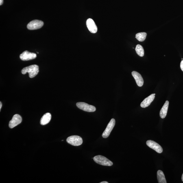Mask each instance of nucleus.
I'll list each match as a JSON object with an SVG mask.
<instances>
[{
  "instance_id": "obj_21",
  "label": "nucleus",
  "mask_w": 183,
  "mask_h": 183,
  "mask_svg": "<svg viewBox=\"0 0 183 183\" xmlns=\"http://www.w3.org/2000/svg\"><path fill=\"white\" fill-rule=\"evenodd\" d=\"M109 182H101L100 183H108Z\"/></svg>"
},
{
  "instance_id": "obj_15",
  "label": "nucleus",
  "mask_w": 183,
  "mask_h": 183,
  "mask_svg": "<svg viewBox=\"0 0 183 183\" xmlns=\"http://www.w3.org/2000/svg\"><path fill=\"white\" fill-rule=\"evenodd\" d=\"M157 178L159 183H167L163 172L159 170L157 172Z\"/></svg>"
},
{
  "instance_id": "obj_3",
  "label": "nucleus",
  "mask_w": 183,
  "mask_h": 183,
  "mask_svg": "<svg viewBox=\"0 0 183 183\" xmlns=\"http://www.w3.org/2000/svg\"><path fill=\"white\" fill-rule=\"evenodd\" d=\"M68 143L72 145L78 146L82 143L83 140L80 137L77 135L71 136L66 139Z\"/></svg>"
},
{
  "instance_id": "obj_18",
  "label": "nucleus",
  "mask_w": 183,
  "mask_h": 183,
  "mask_svg": "<svg viewBox=\"0 0 183 183\" xmlns=\"http://www.w3.org/2000/svg\"><path fill=\"white\" fill-rule=\"evenodd\" d=\"M180 66L181 70L183 72V60H182L181 62Z\"/></svg>"
},
{
  "instance_id": "obj_4",
  "label": "nucleus",
  "mask_w": 183,
  "mask_h": 183,
  "mask_svg": "<svg viewBox=\"0 0 183 183\" xmlns=\"http://www.w3.org/2000/svg\"><path fill=\"white\" fill-rule=\"evenodd\" d=\"M76 106L79 109L84 111L92 112L95 111V107L92 105H88L84 102H78L76 103Z\"/></svg>"
},
{
  "instance_id": "obj_16",
  "label": "nucleus",
  "mask_w": 183,
  "mask_h": 183,
  "mask_svg": "<svg viewBox=\"0 0 183 183\" xmlns=\"http://www.w3.org/2000/svg\"><path fill=\"white\" fill-rule=\"evenodd\" d=\"M147 34L145 32H140L137 33L136 35V38L139 42H143L145 40Z\"/></svg>"
},
{
  "instance_id": "obj_20",
  "label": "nucleus",
  "mask_w": 183,
  "mask_h": 183,
  "mask_svg": "<svg viewBox=\"0 0 183 183\" xmlns=\"http://www.w3.org/2000/svg\"><path fill=\"white\" fill-rule=\"evenodd\" d=\"M2 106V103H1V102H0V110H1V109Z\"/></svg>"
},
{
  "instance_id": "obj_7",
  "label": "nucleus",
  "mask_w": 183,
  "mask_h": 183,
  "mask_svg": "<svg viewBox=\"0 0 183 183\" xmlns=\"http://www.w3.org/2000/svg\"><path fill=\"white\" fill-rule=\"evenodd\" d=\"M36 53H31L25 51L22 53L20 55V59L23 61H28L33 60L36 58Z\"/></svg>"
},
{
  "instance_id": "obj_10",
  "label": "nucleus",
  "mask_w": 183,
  "mask_h": 183,
  "mask_svg": "<svg viewBox=\"0 0 183 183\" xmlns=\"http://www.w3.org/2000/svg\"><path fill=\"white\" fill-rule=\"evenodd\" d=\"M86 26L90 31L92 33H95L97 32V27L94 20L91 18H88L86 21Z\"/></svg>"
},
{
  "instance_id": "obj_12",
  "label": "nucleus",
  "mask_w": 183,
  "mask_h": 183,
  "mask_svg": "<svg viewBox=\"0 0 183 183\" xmlns=\"http://www.w3.org/2000/svg\"><path fill=\"white\" fill-rule=\"evenodd\" d=\"M133 76L134 77L136 81L137 84L138 86L141 87L143 85L144 81L141 74L137 72L133 71L132 73Z\"/></svg>"
},
{
  "instance_id": "obj_2",
  "label": "nucleus",
  "mask_w": 183,
  "mask_h": 183,
  "mask_svg": "<svg viewBox=\"0 0 183 183\" xmlns=\"http://www.w3.org/2000/svg\"><path fill=\"white\" fill-rule=\"evenodd\" d=\"M94 162L97 163L103 166H111L113 163L104 156L97 155L93 158Z\"/></svg>"
},
{
  "instance_id": "obj_8",
  "label": "nucleus",
  "mask_w": 183,
  "mask_h": 183,
  "mask_svg": "<svg viewBox=\"0 0 183 183\" xmlns=\"http://www.w3.org/2000/svg\"><path fill=\"white\" fill-rule=\"evenodd\" d=\"M147 145L157 153H161L163 151L162 148L157 142L151 140H148L146 142Z\"/></svg>"
},
{
  "instance_id": "obj_11",
  "label": "nucleus",
  "mask_w": 183,
  "mask_h": 183,
  "mask_svg": "<svg viewBox=\"0 0 183 183\" xmlns=\"http://www.w3.org/2000/svg\"><path fill=\"white\" fill-rule=\"evenodd\" d=\"M155 94H151L149 97L146 98L140 104V106L142 108H145L149 106L155 98Z\"/></svg>"
},
{
  "instance_id": "obj_1",
  "label": "nucleus",
  "mask_w": 183,
  "mask_h": 183,
  "mask_svg": "<svg viewBox=\"0 0 183 183\" xmlns=\"http://www.w3.org/2000/svg\"><path fill=\"white\" fill-rule=\"evenodd\" d=\"M39 71L38 66L36 64H34L23 68L21 70V72L23 74L28 73L29 77L30 78H33L38 75Z\"/></svg>"
},
{
  "instance_id": "obj_19",
  "label": "nucleus",
  "mask_w": 183,
  "mask_h": 183,
  "mask_svg": "<svg viewBox=\"0 0 183 183\" xmlns=\"http://www.w3.org/2000/svg\"><path fill=\"white\" fill-rule=\"evenodd\" d=\"M3 2V0H0V5H2Z\"/></svg>"
},
{
  "instance_id": "obj_22",
  "label": "nucleus",
  "mask_w": 183,
  "mask_h": 183,
  "mask_svg": "<svg viewBox=\"0 0 183 183\" xmlns=\"http://www.w3.org/2000/svg\"><path fill=\"white\" fill-rule=\"evenodd\" d=\"M182 182H183V173L182 176Z\"/></svg>"
},
{
  "instance_id": "obj_5",
  "label": "nucleus",
  "mask_w": 183,
  "mask_h": 183,
  "mask_svg": "<svg viewBox=\"0 0 183 183\" xmlns=\"http://www.w3.org/2000/svg\"><path fill=\"white\" fill-rule=\"evenodd\" d=\"M44 25V22L41 20H33L27 24V27L29 30H35L41 28Z\"/></svg>"
},
{
  "instance_id": "obj_6",
  "label": "nucleus",
  "mask_w": 183,
  "mask_h": 183,
  "mask_svg": "<svg viewBox=\"0 0 183 183\" xmlns=\"http://www.w3.org/2000/svg\"><path fill=\"white\" fill-rule=\"evenodd\" d=\"M115 124V121L114 119L112 118L108 123V125L105 129L104 132L102 134V136L103 138H108L111 133V132L113 129Z\"/></svg>"
},
{
  "instance_id": "obj_13",
  "label": "nucleus",
  "mask_w": 183,
  "mask_h": 183,
  "mask_svg": "<svg viewBox=\"0 0 183 183\" xmlns=\"http://www.w3.org/2000/svg\"><path fill=\"white\" fill-rule=\"evenodd\" d=\"M169 105V101H166L160 111V116L162 119L165 118L167 116Z\"/></svg>"
},
{
  "instance_id": "obj_17",
  "label": "nucleus",
  "mask_w": 183,
  "mask_h": 183,
  "mask_svg": "<svg viewBox=\"0 0 183 183\" xmlns=\"http://www.w3.org/2000/svg\"><path fill=\"white\" fill-rule=\"evenodd\" d=\"M137 54L140 57H143L144 55V50L142 46L140 45H137L135 48Z\"/></svg>"
},
{
  "instance_id": "obj_9",
  "label": "nucleus",
  "mask_w": 183,
  "mask_h": 183,
  "mask_svg": "<svg viewBox=\"0 0 183 183\" xmlns=\"http://www.w3.org/2000/svg\"><path fill=\"white\" fill-rule=\"evenodd\" d=\"M22 121L21 116L17 114L15 115L11 120L9 122V127L11 129L14 128L21 123Z\"/></svg>"
},
{
  "instance_id": "obj_14",
  "label": "nucleus",
  "mask_w": 183,
  "mask_h": 183,
  "mask_svg": "<svg viewBox=\"0 0 183 183\" xmlns=\"http://www.w3.org/2000/svg\"><path fill=\"white\" fill-rule=\"evenodd\" d=\"M51 118V115L50 113H47L42 116L40 121V124L42 125H45L48 123L50 121Z\"/></svg>"
}]
</instances>
